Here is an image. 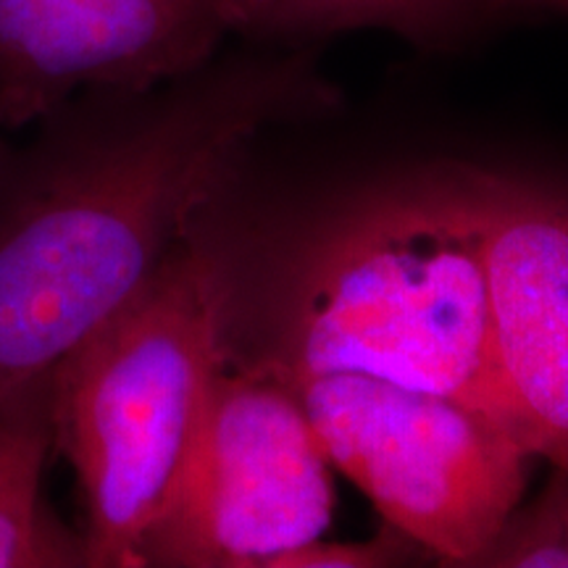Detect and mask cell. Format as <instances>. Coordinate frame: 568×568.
I'll return each mask as SVG.
<instances>
[{"label": "cell", "mask_w": 568, "mask_h": 568, "mask_svg": "<svg viewBox=\"0 0 568 568\" xmlns=\"http://www.w3.org/2000/svg\"><path fill=\"white\" fill-rule=\"evenodd\" d=\"M55 445V372L19 387L0 406V568L88 566L82 531L45 497Z\"/></svg>", "instance_id": "obj_8"}, {"label": "cell", "mask_w": 568, "mask_h": 568, "mask_svg": "<svg viewBox=\"0 0 568 568\" xmlns=\"http://www.w3.org/2000/svg\"><path fill=\"white\" fill-rule=\"evenodd\" d=\"M479 11L485 21L518 17V13H566L568 17V0H477Z\"/></svg>", "instance_id": "obj_12"}, {"label": "cell", "mask_w": 568, "mask_h": 568, "mask_svg": "<svg viewBox=\"0 0 568 568\" xmlns=\"http://www.w3.org/2000/svg\"><path fill=\"white\" fill-rule=\"evenodd\" d=\"M293 387L329 464L439 564L474 566L514 516L531 453L485 410L364 374Z\"/></svg>", "instance_id": "obj_4"}, {"label": "cell", "mask_w": 568, "mask_h": 568, "mask_svg": "<svg viewBox=\"0 0 568 568\" xmlns=\"http://www.w3.org/2000/svg\"><path fill=\"white\" fill-rule=\"evenodd\" d=\"M305 55H213L145 90H82L0 153V406L155 274L240 153L329 101Z\"/></svg>", "instance_id": "obj_1"}, {"label": "cell", "mask_w": 568, "mask_h": 568, "mask_svg": "<svg viewBox=\"0 0 568 568\" xmlns=\"http://www.w3.org/2000/svg\"><path fill=\"white\" fill-rule=\"evenodd\" d=\"M416 542L410 537L389 527L376 535L372 542H324L322 537L314 542L295 548L276 560L274 568H376L403 564Z\"/></svg>", "instance_id": "obj_11"}, {"label": "cell", "mask_w": 568, "mask_h": 568, "mask_svg": "<svg viewBox=\"0 0 568 568\" xmlns=\"http://www.w3.org/2000/svg\"><path fill=\"white\" fill-rule=\"evenodd\" d=\"M240 34L234 0H0V130L82 90L176 80Z\"/></svg>", "instance_id": "obj_6"}, {"label": "cell", "mask_w": 568, "mask_h": 568, "mask_svg": "<svg viewBox=\"0 0 568 568\" xmlns=\"http://www.w3.org/2000/svg\"><path fill=\"white\" fill-rule=\"evenodd\" d=\"M280 372L453 397L524 443L497 361L481 190L382 205L337 232L305 274Z\"/></svg>", "instance_id": "obj_3"}, {"label": "cell", "mask_w": 568, "mask_h": 568, "mask_svg": "<svg viewBox=\"0 0 568 568\" xmlns=\"http://www.w3.org/2000/svg\"><path fill=\"white\" fill-rule=\"evenodd\" d=\"M332 508L329 456L293 382L274 366L226 361L142 566L274 568L326 535Z\"/></svg>", "instance_id": "obj_5"}, {"label": "cell", "mask_w": 568, "mask_h": 568, "mask_svg": "<svg viewBox=\"0 0 568 568\" xmlns=\"http://www.w3.org/2000/svg\"><path fill=\"white\" fill-rule=\"evenodd\" d=\"M226 303L222 268L184 237L55 368V445L80 481L88 566H142L230 355Z\"/></svg>", "instance_id": "obj_2"}, {"label": "cell", "mask_w": 568, "mask_h": 568, "mask_svg": "<svg viewBox=\"0 0 568 568\" xmlns=\"http://www.w3.org/2000/svg\"><path fill=\"white\" fill-rule=\"evenodd\" d=\"M495 345L531 456L568 471V190L481 187Z\"/></svg>", "instance_id": "obj_7"}, {"label": "cell", "mask_w": 568, "mask_h": 568, "mask_svg": "<svg viewBox=\"0 0 568 568\" xmlns=\"http://www.w3.org/2000/svg\"><path fill=\"white\" fill-rule=\"evenodd\" d=\"M493 556L510 568H568V471L558 468L535 506L508 518Z\"/></svg>", "instance_id": "obj_10"}, {"label": "cell", "mask_w": 568, "mask_h": 568, "mask_svg": "<svg viewBox=\"0 0 568 568\" xmlns=\"http://www.w3.org/2000/svg\"><path fill=\"white\" fill-rule=\"evenodd\" d=\"M240 34L303 40L345 30H389L426 48L464 40L485 21L477 0H234Z\"/></svg>", "instance_id": "obj_9"}, {"label": "cell", "mask_w": 568, "mask_h": 568, "mask_svg": "<svg viewBox=\"0 0 568 568\" xmlns=\"http://www.w3.org/2000/svg\"><path fill=\"white\" fill-rule=\"evenodd\" d=\"M6 145H9V142H6L3 138H0V153H3V148H6Z\"/></svg>", "instance_id": "obj_13"}]
</instances>
